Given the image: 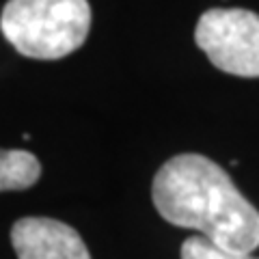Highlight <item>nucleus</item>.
I'll return each mask as SVG.
<instances>
[{"label": "nucleus", "mask_w": 259, "mask_h": 259, "mask_svg": "<svg viewBox=\"0 0 259 259\" xmlns=\"http://www.w3.org/2000/svg\"><path fill=\"white\" fill-rule=\"evenodd\" d=\"M91 28L89 0H9L0 30L22 56L56 61L76 52Z\"/></svg>", "instance_id": "2"}, {"label": "nucleus", "mask_w": 259, "mask_h": 259, "mask_svg": "<svg viewBox=\"0 0 259 259\" xmlns=\"http://www.w3.org/2000/svg\"><path fill=\"white\" fill-rule=\"evenodd\" d=\"M194 41L216 69L259 78V15L248 9H209L199 18Z\"/></svg>", "instance_id": "3"}, {"label": "nucleus", "mask_w": 259, "mask_h": 259, "mask_svg": "<svg viewBox=\"0 0 259 259\" xmlns=\"http://www.w3.org/2000/svg\"><path fill=\"white\" fill-rule=\"evenodd\" d=\"M11 244L18 259H91L80 233L54 218H20L11 229Z\"/></svg>", "instance_id": "4"}, {"label": "nucleus", "mask_w": 259, "mask_h": 259, "mask_svg": "<svg viewBox=\"0 0 259 259\" xmlns=\"http://www.w3.org/2000/svg\"><path fill=\"white\" fill-rule=\"evenodd\" d=\"M182 259H257V257L229 253V250L216 246L205 236H192L182 244Z\"/></svg>", "instance_id": "6"}, {"label": "nucleus", "mask_w": 259, "mask_h": 259, "mask_svg": "<svg viewBox=\"0 0 259 259\" xmlns=\"http://www.w3.org/2000/svg\"><path fill=\"white\" fill-rule=\"evenodd\" d=\"M41 177V162L24 149H0V192L26 190Z\"/></svg>", "instance_id": "5"}, {"label": "nucleus", "mask_w": 259, "mask_h": 259, "mask_svg": "<svg viewBox=\"0 0 259 259\" xmlns=\"http://www.w3.org/2000/svg\"><path fill=\"white\" fill-rule=\"evenodd\" d=\"M151 197L166 223L197 229L229 253L250 255L259 246V212L229 173L201 153L166 160L153 177Z\"/></svg>", "instance_id": "1"}]
</instances>
